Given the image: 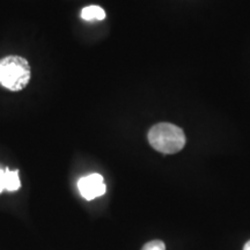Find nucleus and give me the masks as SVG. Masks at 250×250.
<instances>
[{
	"label": "nucleus",
	"mask_w": 250,
	"mask_h": 250,
	"mask_svg": "<svg viewBox=\"0 0 250 250\" xmlns=\"http://www.w3.org/2000/svg\"><path fill=\"white\" fill-rule=\"evenodd\" d=\"M142 250H166V245L161 240H153L146 243Z\"/></svg>",
	"instance_id": "423d86ee"
},
{
	"label": "nucleus",
	"mask_w": 250,
	"mask_h": 250,
	"mask_svg": "<svg viewBox=\"0 0 250 250\" xmlns=\"http://www.w3.org/2000/svg\"><path fill=\"white\" fill-rule=\"evenodd\" d=\"M81 18L86 21H93V20H104L105 12L102 7L98 5H90L87 6L81 11Z\"/></svg>",
	"instance_id": "20e7f679"
},
{
	"label": "nucleus",
	"mask_w": 250,
	"mask_h": 250,
	"mask_svg": "<svg viewBox=\"0 0 250 250\" xmlns=\"http://www.w3.org/2000/svg\"><path fill=\"white\" fill-rule=\"evenodd\" d=\"M243 250H250V240L246 243L245 247H243Z\"/></svg>",
	"instance_id": "6e6552de"
},
{
	"label": "nucleus",
	"mask_w": 250,
	"mask_h": 250,
	"mask_svg": "<svg viewBox=\"0 0 250 250\" xmlns=\"http://www.w3.org/2000/svg\"><path fill=\"white\" fill-rule=\"evenodd\" d=\"M6 190V171L0 169V193Z\"/></svg>",
	"instance_id": "0eeeda50"
},
{
	"label": "nucleus",
	"mask_w": 250,
	"mask_h": 250,
	"mask_svg": "<svg viewBox=\"0 0 250 250\" xmlns=\"http://www.w3.org/2000/svg\"><path fill=\"white\" fill-rule=\"evenodd\" d=\"M147 138L152 147L164 154L180 152L187 143L183 130L170 123L155 124L148 131Z\"/></svg>",
	"instance_id": "f257e3e1"
},
{
	"label": "nucleus",
	"mask_w": 250,
	"mask_h": 250,
	"mask_svg": "<svg viewBox=\"0 0 250 250\" xmlns=\"http://www.w3.org/2000/svg\"><path fill=\"white\" fill-rule=\"evenodd\" d=\"M6 190L17 191L21 188V182L19 179V170H9L6 168Z\"/></svg>",
	"instance_id": "39448f33"
},
{
	"label": "nucleus",
	"mask_w": 250,
	"mask_h": 250,
	"mask_svg": "<svg viewBox=\"0 0 250 250\" xmlns=\"http://www.w3.org/2000/svg\"><path fill=\"white\" fill-rule=\"evenodd\" d=\"M78 189H79L80 195L86 201H93V199L104 195L107 187H105L102 175L94 173L81 177L78 182Z\"/></svg>",
	"instance_id": "7ed1b4c3"
},
{
	"label": "nucleus",
	"mask_w": 250,
	"mask_h": 250,
	"mask_svg": "<svg viewBox=\"0 0 250 250\" xmlns=\"http://www.w3.org/2000/svg\"><path fill=\"white\" fill-rule=\"evenodd\" d=\"M30 66L20 56H7L0 59V85L12 92L22 90L29 83Z\"/></svg>",
	"instance_id": "f03ea898"
}]
</instances>
